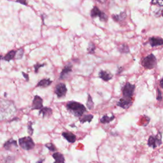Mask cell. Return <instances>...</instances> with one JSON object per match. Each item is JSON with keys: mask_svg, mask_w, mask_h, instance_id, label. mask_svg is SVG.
<instances>
[{"mask_svg": "<svg viewBox=\"0 0 163 163\" xmlns=\"http://www.w3.org/2000/svg\"><path fill=\"white\" fill-rule=\"evenodd\" d=\"M66 108L74 116L80 117L86 112L85 107L81 103L77 101H70L66 104Z\"/></svg>", "mask_w": 163, "mask_h": 163, "instance_id": "1", "label": "cell"}, {"mask_svg": "<svg viewBox=\"0 0 163 163\" xmlns=\"http://www.w3.org/2000/svg\"><path fill=\"white\" fill-rule=\"evenodd\" d=\"M19 144L22 149L25 150H30L33 149L35 146L33 139L30 136H25L20 138L19 140Z\"/></svg>", "mask_w": 163, "mask_h": 163, "instance_id": "2", "label": "cell"}, {"mask_svg": "<svg viewBox=\"0 0 163 163\" xmlns=\"http://www.w3.org/2000/svg\"><path fill=\"white\" fill-rule=\"evenodd\" d=\"M157 63V59L155 55L151 54L145 57L141 62V65L146 69H152Z\"/></svg>", "mask_w": 163, "mask_h": 163, "instance_id": "3", "label": "cell"}, {"mask_svg": "<svg viewBox=\"0 0 163 163\" xmlns=\"http://www.w3.org/2000/svg\"><path fill=\"white\" fill-rule=\"evenodd\" d=\"M162 144V133L159 132L156 136H150L148 140V145L156 149L157 146Z\"/></svg>", "mask_w": 163, "mask_h": 163, "instance_id": "4", "label": "cell"}, {"mask_svg": "<svg viewBox=\"0 0 163 163\" xmlns=\"http://www.w3.org/2000/svg\"><path fill=\"white\" fill-rule=\"evenodd\" d=\"M134 89L135 86L134 85L131 84L130 83H127L122 89V93L124 98L131 99L134 94Z\"/></svg>", "mask_w": 163, "mask_h": 163, "instance_id": "5", "label": "cell"}, {"mask_svg": "<svg viewBox=\"0 0 163 163\" xmlns=\"http://www.w3.org/2000/svg\"><path fill=\"white\" fill-rule=\"evenodd\" d=\"M90 16L93 18L99 17L101 21H106L108 19V16L99 10L97 6H94L90 11Z\"/></svg>", "mask_w": 163, "mask_h": 163, "instance_id": "6", "label": "cell"}, {"mask_svg": "<svg viewBox=\"0 0 163 163\" xmlns=\"http://www.w3.org/2000/svg\"><path fill=\"white\" fill-rule=\"evenodd\" d=\"M67 93V88L66 86L63 83H59L55 87V93L56 94L57 96L59 98L65 97L66 96Z\"/></svg>", "mask_w": 163, "mask_h": 163, "instance_id": "7", "label": "cell"}, {"mask_svg": "<svg viewBox=\"0 0 163 163\" xmlns=\"http://www.w3.org/2000/svg\"><path fill=\"white\" fill-rule=\"evenodd\" d=\"M43 108V99L39 96H35L34 97L32 106L31 109L32 110H40Z\"/></svg>", "mask_w": 163, "mask_h": 163, "instance_id": "8", "label": "cell"}, {"mask_svg": "<svg viewBox=\"0 0 163 163\" xmlns=\"http://www.w3.org/2000/svg\"><path fill=\"white\" fill-rule=\"evenodd\" d=\"M131 105H132V100L131 99H126L124 98L120 99V100L117 103L118 106L121 107L123 109L129 108Z\"/></svg>", "mask_w": 163, "mask_h": 163, "instance_id": "9", "label": "cell"}, {"mask_svg": "<svg viewBox=\"0 0 163 163\" xmlns=\"http://www.w3.org/2000/svg\"><path fill=\"white\" fill-rule=\"evenodd\" d=\"M62 136L64 137L67 141L71 143V144L75 143L77 140V137L75 136V134L71 132H63L62 133Z\"/></svg>", "mask_w": 163, "mask_h": 163, "instance_id": "10", "label": "cell"}, {"mask_svg": "<svg viewBox=\"0 0 163 163\" xmlns=\"http://www.w3.org/2000/svg\"><path fill=\"white\" fill-rule=\"evenodd\" d=\"M17 146H18V145H17V141H15L12 138H11L9 140L6 141L5 143V144H4V145H3L4 148L8 150H11V149L14 148V147H16L17 148Z\"/></svg>", "mask_w": 163, "mask_h": 163, "instance_id": "11", "label": "cell"}, {"mask_svg": "<svg viewBox=\"0 0 163 163\" xmlns=\"http://www.w3.org/2000/svg\"><path fill=\"white\" fill-rule=\"evenodd\" d=\"M149 43L152 47H156L163 45V39L159 37H151Z\"/></svg>", "mask_w": 163, "mask_h": 163, "instance_id": "12", "label": "cell"}, {"mask_svg": "<svg viewBox=\"0 0 163 163\" xmlns=\"http://www.w3.org/2000/svg\"><path fill=\"white\" fill-rule=\"evenodd\" d=\"M99 77L105 81H108L112 78L113 75L107 71L101 70L99 73Z\"/></svg>", "mask_w": 163, "mask_h": 163, "instance_id": "13", "label": "cell"}, {"mask_svg": "<svg viewBox=\"0 0 163 163\" xmlns=\"http://www.w3.org/2000/svg\"><path fill=\"white\" fill-rule=\"evenodd\" d=\"M71 71H72V65L70 64H68L67 65L65 66L61 73L60 79H61V80H62V79H65L67 75H68Z\"/></svg>", "mask_w": 163, "mask_h": 163, "instance_id": "14", "label": "cell"}, {"mask_svg": "<svg viewBox=\"0 0 163 163\" xmlns=\"http://www.w3.org/2000/svg\"><path fill=\"white\" fill-rule=\"evenodd\" d=\"M39 114H42L43 117H49L50 115L52 114V110L49 107H43L42 109L39 110Z\"/></svg>", "mask_w": 163, "mask_h": 163, "instance_id": "15", "label": "cell"}, {"mask_svg": "<svg viewBox=\"0 0 163 163\" xmlns=\"http://www.w3.org/2000/svg\"><path fill=\"white\" fill-rule=\"evenodd\" d=\"M52 157L55 159L56 163H65V159L63 155L59 152H55L52 154Z\"/></svg>", "mask_w": 163, "mask_h": 163, "instance_id": "16", "label": "cell"}, {"mask_svg": "<svg viewBox=\"0 0 163 163\" xmlns=\"http://www.w3.org/2000/svg\"><path fill=\"white\" fill-rule=\"evenodd\" d=\"M115 119V116L113 114H111L110 116L108 115H103L102 118L100 119V122L102 124H108L110 122L113 121Z\"/></svg>", "mask_w": 163, "mask_h": 163, "instance_id": "17", "label": "cell"}, {"mask_svg": "<svg viewBox=\"0 0 163 163\" xmlns=\"http://www.w3.org/2000/svg\"><path fill=\"white\" fill-rule=\"evenodd\" d=\"M52 82L49 78L42 79V80H41L38 83L37 87H44V88H45V87H49V85H50Z\"/></svg>", "mask_w": 163, "mask_h": 163, "instance_id": "18", "label": "cell"}, {"mask_svg": "<svg viewBox=\"0 0 163 163\" xmlns=\"http://www.w3.org/2000/svg\"><path fill=\"white\" fill-rule=\"evenodd\" d=\"M112 17L115 21L121 22L122 21H124V20L126 19V14L124 12H121L118 15H113Z\"/></svg>", "mask_w": 163, "mask_h": 163, "instance_id": "19", "label": "cell"}, {"mask_svg": "<svg viewBox=\"0 0 163 163\" xmlns=\"http://www.w3.org/2000/svg\"><path fill=\"white\" fill-rule=\"evenodd\" d=\"M15 55H16V52L15 50H11L9 53L6 54L5 57H4V59L6 61H10L15 57Z\"/></svg>", "mask_w": 163, "mask_h": 163, "instance_id": "20", "label": "cell"}, {"mask_svg": "<svg viewBox=\"0 0 163 163\" xmlns=\"http://www.w3.org/2000/svg\"><path fill=\"white\" fill-rule=\"evenodd\" d=\"M93 117H94V116L93 115H90V114L85 115L80 119V122L81 123H82V124H83V123H85V122H90L91 121H92Z\"/></svg>", "mask_w": 163, "mask_h": 163, "instance_id": "21", "label": "cell"}, {"mask_svg": "<svg viewBox=\"0 0 163 163\" xmlns=\"http://www.w3.org/2000/svg\"><path fill=\"white\" fill-rule=\"evenodd\" d=\"M87 106L89 110H92L94 107V102L93 101L92 98L90 96V95L89 94H88V98H87Z\"/></svg>", "mask_w": 163, "mask_h": 163, "instance_id": "22", "label": "cell"}, {"mask_svg": "<svg viewBox=\"0 0 163 163\" xmlns=\"http://www.w3.org/2000/svg\"><path fill=\"white\" fill-rule=\"evenodd\" d=\"M95 49H96L95 45L93 43L90 42L89 44L88 48H87V52H88V53L90 54H94L95 52Z\"/></svg>", "mask_w": 163, "mask_h": 163, "instance_id": "23", "label": "cell"}, {"mask_svg": "<svg viewBox=\"0 0 163 163\" xmlns=\"http://www.w3.org/2000/svg\"><path fill=\"white\" fill-rule=\"evenodd\" d=\"M118 49H119V51H120L121 53H128L129 52L128 46L126 45V44L122 45L120 47H119Z\"/></svg>", "mask_w": 163, "mask_h": 163, "instance_id": "24", "label": "cell"}, {"mask_svg": "<svg viewBox=\"0 0 163 163\" xmlns=\"http://www.w3.org/2000/svg\"><path fill=\"white\" fill-rule=\"evenodd\" d=\"M24 55V49L21 48L19 49L16 52V55H15V57L17 59H21L23 57Z\"/></svg>", "mask_w": 163, "mask_h": 163, "instance_id": "25", "label": "cell"}, {"mask_svg": "<svg viewBox=\"0 0 163 163\" xmlns=\"http://www.w3.org/2000/svg\"><path fill=\"white\" fill-rule=\"evenodd\" d=\"M45 146L50 151V152H55V151L56 150L55 146L53 144H47L45 145Z\"/></svg>", "mask_w": 163, "mask_h": 163, "instance_id": "26", "label": "cell"}, {"mask_svg": "<svg viewBox=\"0 0 163 163\" xmlns=\"http://www.w3.org/2000/svg\"><path fill=\"white\" fill-rule=\"evenodd\" d=\"M151 3L152 5H158L161 6H163V0H152Z\"/></svg>", "mask_w": 163, "mask_h": 163, "instance_id": "27", "label": "cell"}, {"mask_svg": "<svg viewBox=\"0 0 163 163\" xmlns=\"http://www.w3.org/2000/svg\"><path fill=\"white\" fill-rule=\"evenodd\" d=\"M32 125H33V122H29V124H28V126H27V127H28V129H27V130H28V133L30 135H32L33 134V129L32 128Z\"/></svg>", "mask_w": 163, "mask_h": 163, "instance_id": "28", "label": "cell"}, {"mask_svg": "<svg viewBox=\"0 0 163 163\" xmlns=\"http://www.w3.org/2000/svg\"><path fill=\"white\" fill-rule=\"evenodd\" d=\"M162 98V93L161 92V90L159 89H157V97H156L157 100V101H161Z\"/></svg>", "mask_w": 163, "mask_h": 163, "instance_id": "29", "label": "cell"}, {"mask_svg": "<svg viewBox=\"0 0 163 163\" xmlns=\"http://www.w3.org/2000/svg\"><path fill=\"white\" fill-rule=\"evenodd\" d=\"M45 65V64H39V63H37V64H36L34 66V69H35V73H37L38 72V70L39 69V67H43V66H44Z\"/></svg>", "mask_w": 163, "mask_h": 163, "instance_id": "30", "label": "cell"}, {"mask_svg": "<svg viewBox=\"0 0 163 163\" xmlns=\"http://www.w3.org/2000/svg\"><path fill=\"white\" fill-rule=\"evenodd\" d=\"M16 1L21 4H22L24 5H27V0H16Z\"/></svg>", "mask_w": 163, "mask_h": 163, "instance_id": "31", "label": "cell"}, {"mask_svg": "<svg viewBox=\"0 0 163 163\" xmlns=\"http://www.w3.org/2000/svg\"><path fill=\"white\" fill-rule=\"evenodd\" d=\"M22 75L24 76V77L25 78L26 80L27 81H28L29 80V75H28V74H26V73H24V72H22Z\"/></svg>", "mask_w": 163, "mask_h": 163, "instance_id": "32", "label": "cell"}, {"mask_svg": "<svg viewBox=\"0 0 163 163\" xmlns=\"http://www.w3.org/2000/svg\"><path fill=\"white\" fill-rule=\"evenodd\" d=\"M160 85H161V86L162 88L163 89V78H161V81H160Z\"/></svg>", "mask_w": 163, "mask_h": 163, "instance_id": "33", "label": "cell"}, {"mask_svg": "<svg viewBox=\"0 0 163 163\" xmlns=\"http://www.w3.org/2000/svg\"><path fill=\"white\" fill-rule=\"evenodd\" d=\"M96 1L101 3H104L106 1V0H96Z\"/></svg>", "mask_w": 163, "mask_h": 163, "instance_id": "34", "label": "cell"}, {"mask_svg": "<svg viewBox=\"0 0 163 163\" xmlns=\"http://www.w3.org/2000/svg\"><path fill=\"white\" fill-rule=\"evenodd\" d=\"M43 161H44V159H40V160H39L38 161H37V163H43Z\"/></svg>", "mask_w": 163, "mask_h": 163, "instance_id": "35", "label": "cell"}, {"mask_svg": "<svg viewBox=\"0 0 163 163\" xmlns=\"http://www.w3.org/2000/svg\"><path fill=\"white\" fill-rule=\"evenodd\" d=\"M2 59H3V56H2V55H0V61H1Z\"/></svg>", "mask_w": 163, "mask_h": 163, "instance_id": "36", "label": "cell"}, {"mask_svg": "<svg viewBox=\"0 0 163 163\" xmlns=\"http://www.w3.org/2000/svg\"><path fill=\"white\" fill-rule=\"evenodd\" d=\"M162 16H163V11H162Z\"/></svg>", "mask_w": 163, "mask_h": 163, "instance_id": "37", "label": "cell"}, {"mask_svg": "<svg viewBox=\"0 0 163 163\" xmlns=\"http://www.w3.org/2000/svg\"><path fill=\"white\" fill-rule=\"evenodd\" d=\"M54 163H56V162H54Z\"/></svg>", "mask_w": 163, "mask_h": 163, "instance_id": "38", "label": "cell"}]
</instances>
